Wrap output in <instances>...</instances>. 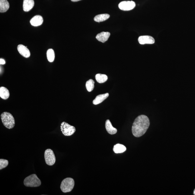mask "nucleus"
<instances>
[{"instance_id":"nucleus-1","label":"nucleus","mask_w":195,"mask_h":195,"mask_svg":"<svg viewBox=\"0 0 195 195\" xmlns=\"http://www.w3.org/2000/svg\"><path fill=\"white\" fill-rule=\"evenodd\" d=\"M150 122L149 118L145 115H141L134 120L132 126L133 135L136 137L142 136L149 127Z\"/></svg>"},{"instance_id":"nucleus-2","label":"nucleus","mask_w":195,"mask_h":195,"mask_svg":"<svg viewBox=\"0 0 195 195\" xmlns=\"http://www.w3.org/2000/svg\"><path fill=\"white\" fill-rule=\"evenodd\" d=\"M1 119L3 125L8 129H12L15 126V120L10 113L7 112L1 115Z\"/></svg>"},{"instance_id":"nucleus-3","label":"nucleus","mask_w":195,"mask_h":195,"mask_svg":"<svg viewBox=\"0 0 195 195\" xmlns=\"http://www.w3.org/2000/svg\"><path fill=\"white\" fill-rule=\"evenodd\" d=\"M24 184L26 187H37L41 184V182L36 175L33 174L25 178Z\"/></svg>"},{"instance_id":"nucleus-4","label":"nucleus","mask_w":195,"mask_h":195,"mask_svg":"<svg viewBox=\"0 0 195 195\" xmlns=\"http://www.w3.org/2000/svg\"><path fill=\"white\" fill-rule=\"evenodd\" d=\"M74 186V181L72 178H66L61 182V189L64 193L71 192Z\"/></svg>"},{"instance_id":"nucleus-5","label":"nucleus","mask_w":195,"mask_h":195,"mask_svg":"<svg viewBox=\"0 0 195 195\" xmlns=\"http://www.w3.org/2000/svg\"><path fill=\"white\" fill-rule=\"evenodd\" d=\"M61 129L63 134L66 136H69L74 134L76 131L74 126H72L65 122L61 123Z\"/></svg>"},{"instance_id":"nucleus-6","label":"nucleus","mask_w":195,"mask_h":195,"mask_svg":"<svg viewBox=\"0 0 195 195\" xmlns=\"http://www.w3.org/2000/svg\"><path fill=\"white\" fill-rule=\"evenodd\" d=\"M45 159L46 164L53 166L56 162V157L54 152L51 149H46L44 153Z\"/></svg>"},{"instance_id":"nucleus-7","label":"nucleus","mask_w":195,"mask_h":195,"mask_svg":"<svg viewBox=\"0 0 195 195\" xmlns=\"http://www.w3.org/2000/svg\"><path fill=\"white\" fill-rule=\"evenodd\" d=\"M119 7L123 11L131 10L136 6V3L133 1H121L119 4Z\"/></svg>"},{"instance_id":"nucleus-8","label":"nucleus","mask_w":195,"mask_h":195,"mask_svg":"<svg viewBox=\"0 0 195 195\" xmlns=\"http://www.w3.org/2000/svg\"><path fill=\"white\" fill-rule=\"evenodd\" d=\"M138 42L141 45L152 44L155 43V39L151 36H140L138 39Z\"/></svg>"},{"instance_id":"nucleus-9","label":"nucleus","mask_w":195,"mask_h":195,"mask_svg":"<svg viewBox=\"0 0 195 195\" xmlns=\"http://www.w3.org/2000/svg\"><path fill=\"white\" fill-rule=\"evenodd\" d=\"M17 49L20 54L25 58H29L31 56V53L27 46H25L23 45H19L18 46Z\"/></svg>"},{"instance_id":"nucleus-10","label":"nucleus","mask_w":195,"mask_h":195,"mask_svg":"<svg viewBox=\"0 0 195 195\" xmlns=\"http://www.w3.org/2000/svg\"><path fill=\"white\" fill-rule=\"evenodd\" d=\"M43 20V18L41 16L36 15L33 17L30 20V23L32 26H41L42 24Z\"/></svg>"},{"instance_id":"nucleus-11","label":"nucleus","mask_w":195,"mask_h":195,"mask_svg":"<svg viewBox=\"0 0 195 195\" xmlns=\"http://www.w3.org/2000/svg\"><path fill=\"white\" fill-rule=\"evenodd\" d=\"M34 0H24L23 9L25 12H28L32 9L34 6Z\"/></svg>"},{"instance_id":"nucleus-12","label":"nucleus","mask_w":195,"mask_h":195,"mask_svg":"<svg viewBox=\"0 0 195 195\" xmlns=\"http://www.w3.org/2000/svg\"><path fill=\"white\" fill-rule=\"evenodd\" d=\"M110 36V33L109 32H102L98 34L96 36V38L98 41L104 43L108 40Z\"/></svg>"},{"instance_id":"nucleus-13","label":"nucleus","mask_w":195,"mask_h":195,"mask_svg":"<svg viewBox=\"0 0 195 195\" xmlns=\"http://www.w3.org/2000/svg\"><path fill=\"white\" fill-rule=\"evenodd\" d=\"M109 93H106L105 94L98 95L93 102V104L97 105L102 102L103 101L107 99L109 96Z\"/></svg>"},{"instance_id":"nucleus-14","label":"nucleus","mask_w":195,"mask_h":195,"mask_svg":"<svg viewBox=\"0 0 195 195\" xmlns=\"http://www.w3.org/2000/svg\"><path fill=\"white\" fill-rule=\"evenodd\" d=\"M105 127L106 131L110 134L111 135L115 134L117 132V129L113 127L109 120H106Z\"/></svg>"},{"instance_id":"nucleus-15","label":"nucleus","mask_w":195,"mask_h":195,"mask_svg":"<svg viewBox=\"0 0 195 195\" xmlns=\"http://www.w3.org/2000/svg\"><path fill=\"white\" fill-rule=\"evenodd\" d=\"M9 8V3L7 0H0V12H6Z\"/></svg>"},{"instance_id":"nucleus-16","label":"nucleus","mask_w":195,"mask_h":195,"mask_svg":"<svg viewBox=\"0 0 195 195\" xmlns=\"http://www.w3.org/2000/svg\"><path fill=\"white\" fill-rule=\"evenodd\" d=\"M9 92L7 88L4 87L0 88V96L2 99H7L9 96Z\"/></svg>"},{"instance_id":"nucleus-17","label":"nucleus","mask_w":195,"mask_h":195,"mask_svg":"<svg viewBox=\"0 0 195 195\" xmlns=\"http://www.w3.org/2000/svg\"><path fill=\"white\" fill-rule=\"evenodd\" d=\"M126 150V146L123 145L119 144L115 145L113 148V151L116 154L124 153Z\"/></svg>"},{"instance_id":"nucleus-18","label":"nucleus","mask_w":195,"mask_h":195,"mask_svg":"<svg viewBox=\"0 0 195 195\" xmlns=\"http://www.w3.org/2000/svg\"><path fill=\"white\" fill-rule=\"evenodd\" d=\"M110 16L108 14H102L97 15L95 17L94 20L97 22L104 21L107 20L110 18Z\"/></svg>"},{"instance_id":"nucleus-19","label":"nucleus","mask_w":195,"mask_h":195,"mask_svg":"<svg viewBox=\"0 0 195 195\" xmlns=\"http://www.w3.org/2000/svg\"><path fill=\"white\" fill-rule=\"evenodd\" d=\"M95 78L97 82L99 83H103L105 82L108 79V77L106 74L98 73L96 75Z\"/></svg>"},{"instance_id":"nucleus-20","label":"nucleus","mask_w":195,"mask_h":195,"mask_svg":"<svg viewBox=\"0 0 195 195\" xmlns=\"http://www.w3.org/2000/svg\"><path fill=\"white\" fill-rule=\"evenodd\" d=\"M47 56L48 61L50 62H53L55 59V53L54 50L49 49L47 52Z\"/></svg>"},{"instance_id":"nucleus-21","label":"nucleus","mask_w":195,"mask_h":195,"mask_svg":"<svg viewBox=\"0 0 195 195\" xmlns=\"http://www.w3.org/2000/svg\"><path fill=\"white\" fill-rule=\"evenodd\" d=\"M86 87L89 92L92 91L94 88V81L92 79H90L86 82Z\"/></svg>"},{"instance_id":"nucleus-22","label":"nucleus","mask_w":195,"mask_h":195,"mask_svg":"<svg viewBox=\"0 0 195 195\" xmlns=\"http://www.w3.org/2000/svg\"><path fill=\"white\" fill-rule=\"evenodd\" d=\"M8 160L4 159H0V169L1 170L5 168L8 166Z\"/></svg>"},{"instance_id":"nucleus-23","label":"nucleus","mask_w":195,"mask_h":195,"mask_svg":"<svg viewBox=\"0 0 195 195\" xmlns=\"http://www.w3.org/2000/svg\"><path fill=\"white\" fill-rule=\"evenodd\" d=\"M6 62L3 59H0V64L1 65H4L5 64Z\"/></svg>"},{"instance_id":"nucleus-24","label":"nucleus","mask_w":195,"mask_h":195,"mask_svg":"<svg viewBox=\"0 0 195 195\" xmlns=\"http://www.w3.org/2000/svg\"><path fill=\"white\" fill-rule=\"evenodd\" d=\"M71 1H73V2H76V1H81V0H71Z\"/></svg>"},{"instance_id":"nucleus-25","label":"nucleus","mask_w":195,"mask_h":195,"mask_svg":"<svg viewBox=\"0 0 195 195\" xmlns=\"http://www.w3.org/2000/svg\"><path fill=\"white\" fill-rule=\"evenodd\" d=\"M193 194H194L195 195V189L194 190V192H193Z\"/></svg>"}]
</instances>
